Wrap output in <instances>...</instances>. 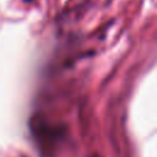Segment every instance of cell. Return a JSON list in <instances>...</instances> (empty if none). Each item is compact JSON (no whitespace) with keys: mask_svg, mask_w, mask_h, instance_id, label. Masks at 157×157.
<instances>
[{"mask_svg":"<svg viewBox=\"0 0 157 157\" xmlns=\"http://www.w3.org/2000/svg\"><path fill=\"white\" fill-rule=\"evenodd\" d=\"M25 1H27V2H31V1H33V0H25Z\"/></svg>","mask_w":157,"mask_h":157,"instance_id":"6da1fadb","label":"cell"}]
</instances>
